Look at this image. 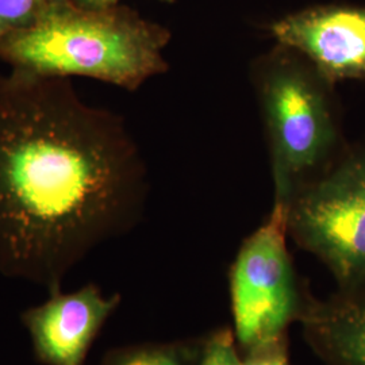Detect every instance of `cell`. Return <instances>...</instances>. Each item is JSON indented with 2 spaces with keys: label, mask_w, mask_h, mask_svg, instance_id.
<instances>
[{
  "label": "cell",
  "mask_w": 365,
  "mask_h": 365,
  "mask_svg": "<svg viewBox=\"0 0 365 365\" xmlns=\"http://www.w3.org/2000/svg\"><path fill=\"white\" fill-rule=\"evenodd\" d=\"M203 337L114 348L99 365H195Z\"/></svg>",
  "instance_id": "obj_9"
},
{
  "label": "cell",
  "mask_w": 365,
  "mask_h": 365,
  "mask_svg": "<svg viewBox=\"0 0 365 365\" xmlns=\"http://www.w3.org/2000/svg\"><path fill=\"white\" fill-rule=\"evenodd\" d=\"M119 304V294L106 297L96 284H87L71 294H51L21 319L41 364L84 365L93 341Z\"/></svg>",
  "instance_id": "obj_7"
},
{
  "label": "cell",
  "mask_w": 365,
  "mask_h": 365,
  "mask_svg": "<svg viewBox=\"0 0 365 365\" xmlns=\"http://www.w3.org/2000/svg\"><path fill=\"white\" fill-rule=\"evenodd\" d=\"M148 170L123 118L69 78L0 73V274L61 291L141 221Z\"/></svg>",
  "instance_id": "obj_1"
},
{
  "label": "cell",
  "mask_w": 365,
  "mask_h": 365,
  "mask_svg": "<svg viewBox=\"0 0 365 365\" xmlns=\"http://www.w3.org/2000/svg\"><path fill=\"white\" fill-rule=\"evenodd\" d=\"M195 365H241L233 329L221 327L205 336Z\"/></svg>",
  "instance_id": "obj_11"
},
{
  "label": "cell",
  "mask_w": 365,
  "mask_h": 365,
  "mask_svg": "<svg viewBox=\"0 0 365 365\" xmlns=\"http://www.w3.org/2000/svg\"><path fill=\"white\" fill-rule=\"evenodd\" d=\"M298 324L321 365H365V283L327 298L310 291Z\"/></svg>",
  "instance_id": "obj_8"
},
{
  "label": "cell",
  "mask_w": 365,
  "mask_h": 365,
  "mask_svg": "<svg viewBox=\"0 0 365 365\" xmlns=\"http://www.w3.org/2000/svg\"><path fill=\"white\" fill-rule=\"evenodd\" d=\"M268 29L279 45L302 54L329 83L365 78V6H312Z\"/></svg>",
  "instance_id": "obj_6"
},
{
  "label": "cell",
  "mask_w": 365,
  "mask_h": 365,
  "mask_svg": "<svg viewBox=\"0 0 365 365\" xmlns=\"http://www.w3.org/2000/svg\"><path fill=\"white\" fill-rule=\"evenodd\" d=\"M73 4H76L78 7L83 9H106V7H111V6H117L122 0H71ZM161 3H167V4H173L176 0H158Z\"/></svg>",
  "instance_id": "obj_13"
},
{
  "label": "cell",
  "mask_w": 365,
  "mask_h": 365,
  "mask_svg": "<svg viewBox=\"0 0 365 365\" xmlns=\"http://www.w3.org/2000/svg\"><path fill=\"white\" fill-rule=\"evenodd\" d=\"M287 230L333 276L337 288L365 283V152H354L287 203Z\"/></svg>",
  "instance_id": "obj_5"
},
{
  "label": "cell",
  "mask_w": 365,
  "mask_h": 365,
  "mask_svg": "<svg viewBox=\"0 0 365 365\" xmlns=\"http://www.w3.org/2000/svg\"><path fill=\"white\" fill-rule=\"evenodd\" d=\"M287 237V206L274 202L230 268L233 331L241 353L287 336L289 325L299 321L310 289L297 274Z\"/></svg>",
  "instance_id": "obj_4"
},
{
  "label": "cell",
  "mask_w": 365,
  "mask_h": 365,
  "mask_svg": "<svg viewBox=\"0 0 365 365\" xmlns=\"http://www.w3.org/2000/svg\"><path fill=\"white\" fill-rule=\"evenodd\" d=\"M165 26L126 6L83 9L66 0L0 42L10 69L46 78H93L128 91L168 71Z\"/></svg>",
  "instance_id": "obj_2"
},
{
  "label": "cell",
  "mask_w": 365,
  "mask_h": 365,
  "mask_svg": "<svg viewBox=\"0 0 365 365\" xmlns=\"http://www.w3.org/2000/svg\"><path fill=\"white\" fill-rule=\"evenodd\" d=\"M252 78L271 150L274 202L287 206L341 158L333 84L279 43L255 63Z\"/></svg>",
  "instance_id": "obj_3"
},
{
  "label": "cell",
  "mask_w": 365,
  "mask_h": 365,
  "mask_svg": "<svg viewBox=\"0 0 365 365\" xmlns=\"http://www.w3.org/2000/svg\"><path fill=\"white\" fill-rule=\"evenodd\" d=\"M241 365H289L288 334L241 353Z\"/></svg>",
  "instance_id": "obj_12"
},
{
  "label": "cell",
  "mask_w": 365,
  "mask_h": 365,
  "mask_svg": "<svg viewBox=\"0 0 365 365\" xmlns=\"http://www.w3.org/2000/svg\"><path fill=\"white\" fill-rule=\"evenodd\" d=\"M66 0H0V42L34 25L42 15Z\"/></svg>",
  "instance_id": "obj_10"
}]
</instances>
